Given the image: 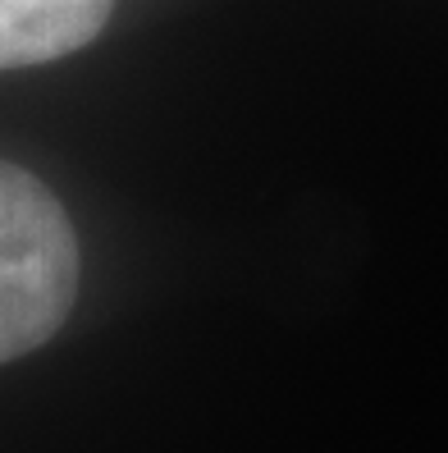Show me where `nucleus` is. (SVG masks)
I'll use <instances>...</instances> for the list:
<instances>
[{"label":"nucleus","mask_w":448,"mask_h":453,"mask_svg":"<svg viewBox=\"0 0 448 453\" xmlns=\"http://www.w3.org/2000/svg\"><path fill=\"white\" fill-rule=\"evenodd\" d=\"M78 293V238L42 179L0 161V362L65 326Z\"/></svg>","instance_id":"f257e3e1"},{"label":"nucleus","mask_w":448,"mask_h":453,"mask_svg":"<svg viewBox=\"0 0 448 453\" xmlns=\"http://www.w3.org/2000/svg\"><path fill=\"white\" fill-rule=\"evenodd\" d=\"M115 0H0V69H28L87 46Z\"/></svg>","instance_id":"f03ea898"}]
</instances>
